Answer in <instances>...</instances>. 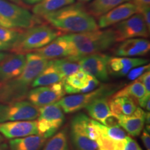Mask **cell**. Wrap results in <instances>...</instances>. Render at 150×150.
<instances>
[{
	"label": "cell",
	"instance_id": "cell-25",
	"mask_svg": "<svg viewBox=\"0 0 150 150\" xmlns=\"http://www.w3.org/2000/svg\"><path fill=\"white\" fill-rule=\"evenodd\" d=\"M130 0H93L88 6L87 10L93 18H99L121 4Z\"/></svg>",
	"mask_w": 150,
	"mask_h": 150
},
{
	"label": "cell",
	"instance_id": "cell-29",
	"mask_svg": "<svg viewBox=\"0 0 150 150\" xmlns=\"http://www.w3.org/2000/svg\"><path fill=\"white\" fill-rule=\"evenodd\" d=\"M42 150H70L67 129L56 132L45 143Z\"/></svg>",
	"mask_w": 150,
	"mask_h": 150
},
{
	"label": "cell",
	"instance_id": "cell-20",
	"mask_svg": "<svg viewBox=\"0 0 150 150\" xmlns=\"http://www.w3.org/2000/svg\"><path fill=\"white\" fill-rule=\"evenodd\" d=\"M108 98V97H104L95 99L86 107L93 119L105 126H108L110 120L115 117L110 109Z\"/></svg>",
	"mask_w": 150,
	"mask_h": 150
},
{
	"label": "cell",
	"instance_id": "cell-35",
	"mask_svg": "<svg viewBox=\"0 0 150 150\" xmlns=\"http://www.w3.org/2000/svg\"><path fill=\"white\" fill-rule=\"evenodd\" d=\"M132 3L136 6L138 13L144 9L150 8V0H133Z\"/></svg>",
	"mask_w": 150,
	"mask_h": 150
},
{
	"label": "cell",
	"instance_id": "cell-13",
	"mask_svg": "<svg viewBox=\"0 0 150 150\" xmlns=\"http://www.w3.org/2000/svg\"><path fill=\"white\" fill-rule=\"evenodd\" d=\"M33 52L49 61L65 57L75 58L76 56L73 45L66 35L57 37L47 45L38 49Z\"/></svg>",
	"mask_w": 150,
	"mask_h": 150
},
{
	"label": "cell",
	"instance_id": "cell-2",
	"mask_svg": "<svg viewBox=\"0 0 150 150\" xmlns=\"http://www.w3.org/2000/svg\"><path fill=\"white\" fill-rule=\"evenodd\" d=\"M42 18L60 31L79 33L99 29L95 19L81 3H73Z\"/></svg>",
	"mask_w": 150,
	"mask_h": 150
},
{
	"label": "cell",
	"instance_id": "cell-44",
	"mask_svg": "<svg viewBox=\"0 0 150 150\" xmlns=\"http://www.w3.org/2000/svg\"><path fill=\"white\" fill-rule=\"evenodd\" d=\"M4 140H5L4 137L1 134H0V143H2V142H4Z\"/></svg>",
	"mask_w": 150,
	"mask_h": 150
},
{
	"label": "cell",
	"instance_id": "cell-14",
	"mask_svg": "<svg viewBox=\"0 0 150 150\" xmlns=\"http://www.w3.org/2000/svg\"><path fill=\"white\" fill-rule=\"evenodd\" d=\"M0 134L8 139L38 134L36 120H18L0 122Z\"/></svg>",
	"mask_w": 150,
	"mask_h": 150
},
{
	"label": "cell",
	"instance_id": "cell-3",
	"mask_svg": "<svg viewBox=\"0 0 150 150\" xmlns=\"http://www.w3.org/2000/svg\"><path fill=\"white\" fill-rule=\"evenodd\" d=\"M74 47L76 56L79 59L88 54L100 53L108 50L117 42L114 30H95L88 32L65 35Z\"/></svg>",
	"mask_w": 150,
	"mask_h": 150
},
{
	"label": "cell",
	"instance_id": "cell-21",
	"mask_svg": "<svg viewBox=\"0 0 150 150\" xmlns=\"http://www.w3.org/2000/svg\"><path fill=\"white\" fill-rule=\"evenodd\" d=\"M46 138L40 134L14 138L9 141V150H42Z\"/></svg>",
	"mask_w": 150,
	"mask_h": 150
},
{
	"label": "cell",
	"instance_id": "cell-19",
	"mask_svg": "<svg viewBox=\"0 0 150 150\" xmlns=\"http://www.w3.org/2000/svg\"><path fill=\"white\" fill-rule=\"evenodd\" d=\"M147 63L148 60L142 58L110 57L108 62V72L117 76H123L134 67L145 65Z\"/></svg>",
	"mask_w": 150,
	"mask_h": 150
},
{
	"label": "cell",
	"instance_id": "cell-34",
	"mask_svg": "<svg viewBox=\"0 0 150 150\" xmlns=\"http://www.w3.org/2000/svg\"><path fill=\"white\" fill-rule=\"evenodd\" d=\"M123 150H142L140 145L136 140H134L131 137L127 136L126 142Z\"/></svg>",
	"mask_w": 150,
	"mask_h": 150
},
{
	"label": "cell",
	"instance_id": "cell-11",
	"mask_svg": "<svg viewBox=\"0 0 150 150\" xmlns=\"http://www.w3.org/2000/svg\"><path fill=\"white\" fill-rule=\"evenodd\" d=\"M110 56L106 54L95 53L77 59L81 68L92 75L99 81L108 80V62Z\"/></svg>",
	"mask_w": 150,
	"mask_h": 150
},
{
	"label": "cell",
	"instance_id": "cell-17",
	"mask_svg": "<svg viewBox=\"0 0 150 150\" xmlns=\"http://www.w3.org/2000/svg\"><path fill=\"white\" fill-rule=\"evenodd\" d=\"M149 50V40L143 38H134L122 41L116 47L113 53L117 56L135 57L146 55Z\"/></svg>",
	"mask_w": 150,
	"mask_h": 150
},
{
	"label": "cell",
	"instance_id": "cell-18",
	"mask_svg": "<svg viewBox=\"0 0 150 150\" xmlns=\"http://www.w3.org/2000/svg\"><path fill=\"white\" fill-rule=\"evenodd\" d=\"M146 112L142 108L137 107L132 114L129 115H117L115 119L118 125L132 136H138L143 130L145 124Z\"/></svg>",
	"mask_w": 150,
	"mask_h": 150
},
{
	"label": "cell",
	"instance_id": "cell-10",
	"mask_svg": "<svg viewBox=\"0 0 150 150\" xmlns=\"http://www.w3.org/2000/svg\"><path fill=\"white\" fill-rule=\"evenodd\" d=\"M63 81L52 85L38 86L30 90L27 98L29 102L38 108L56 103L65 95Z\"/></svg>",
	"mask_w": 150,
	"mask_h": 150
},
{
	"label": "cell",
	"instance_id": "cell-45",
	"mask_svg": "<svg viewBox=\"0 0 150 150\" xmlns=\"http://www.w3.org/2000/svg\"><path fill=\"white\" fill-rule=\"evenodd\" d=\"M79 1H83V2H86V1H91V0H79Z\"/></svg>",
	"mask_w": 150,
	"mask_h": 150
},
{
	"label": "cell",
	"instance_id": "cell-16",
	"mask_svg": "<svg viewBox=\"0 0 150 150\" xmlns=\"http://www.w3.org/2000/svg\"><path fill=\"white\" fill-rule=\"evenodd\" d=\"M25 63L24 54H7L0 61V84L18 76L24 70Z\"/></svg>",
	"mask_w": 150,
	"mask_h": 150
},
{
	"label": "cell",
	"instance_id": "cell-22",
	"mask_svg": "<svg viewBox=\"0 0 150 150\" xmlns=\"http://www.w3.org/2000/svg\"><path fill=\"white\" fill-rule=\"evenodd\" d=\"M64 77L52 64L51 61H49V64L42 72L40 73L33 81L31 88L38 86H50L59 83L64 80Z\"/></svg>",
	"mask_w": 150,
	"mask_h": 150
},
{
	"label": "cell",
	"instance_id": "cell-36",
	"mask_svg": "<svg viewBox=\"0 0 150 150\" xmlns=\"http://www.w3.org/2000/svg\"><path fill=\"white\" fill-rule=\"evenodd\" d=\"M138 103L139 104L141 108H144L147 111H149L150 110V94H147L145 96L142 97L141 99H138Z\"/></svg>",
	"mask_w": 150,
	"mask_h": 150
},
{
	"label": "cell",
	"instance_id": "cell-28",
	"mask_svg": "<svg viewBox=\"0 0 150 150\" xmlns=\"http://www.w3.org/2000/svg\"><path fill=\"white\" fill-rule=\"evenodd\" d=\"M147 94L150 93H148L146 91L145 88L144 87L141 82L136 79L129 85L124 88L123 89L116 93L112 96V98L119 97H129L132 98L134 101H138V99L145 96Z\"/></svg>",
	"mask_w": 150,
	"mask_h": 150
},
{
	"label": "cell",
	"instance_id": "cell-32",
	"mask_svg": "<svg viewBox=\"0 0 150 150\" xmlns=\"http://www.w3.org/2000/svg\"><path fill=\"white\" fill-rule=\"evenodd\" d=\"M149 70V64L148 65H140V66H138L136 67H134L132 70L129 71V73L127 74L128 76V79L130 80H134L140 76L142 74H143L144 72L146 71Z\"/></svg>",
	"mask_w": 150,
	"mask_h": 150
},
{
	"label": "cell",
	"instance_id": "cell-42",
	"mask_svg": "<svg viewBox=\"0 0 150 150\" xmlns=\"http://www.w3.org/2000/svg\"><path fill=\"white\" fill-rule=\"evenodd\" d=\"M11 1H14L15 3L18 4H19L20 6H22V5L24 4L23 2H22V0H11Z\"/></svg>",
	"mask_w": 150,
	"mask_h": 150
},
{
	"label": "cell",
	"instance_id": "cell-30",
	"mask_svg": "<svg viewBox=\"0 0 150 150\" xmlns=\"http://www.w3.org/2000/svg\"><path fill=\"white\" fill-rule=\"evenodd\" d=\"M98 128L99 132L104 136L115 140H123L127 136V132L119 125H111L105 126L98 122Z\"/></svg>",
	"mask_w": 150,
	"mask_h": 150
},
{
	"label": "cell",
	"instance_id": "cell-1",
	"mask_svg": "<svg viewBox=\"0 0 150 150\" xmlns=\"http://www.w3.org/2000/svg\"><path fill=\"white\" fill-rule=\"evenodd\" d=\"M49 61L35 52L28 53L22 72L0 84V103L24 100L31 90L33 81L47 66Z\"/></svg>",
	"mask_w": 150,
	"mask_h": 150
},
{
	"label": "cell",
	"instance_id": "cell-41",
	"mask_svg": "<svg viewBox=\"0 0 150 150\" xmlns=\"http://www.w3.org/2000/svg\"><path fill=\"white\" fill-rule=\"evenodd\" d=\"M0 150H9L8 145L6 143H0Z\"/></svg>",
	"mask_w": 150,
	"mask_h": 150
},
{
	"label": "cell",
	"instance_id": "cell-38",
	"mask_svg": "<svg viewBox=\"0 0 150 150\" xmlns=\"http://www.w3.org/2000/svg\"><path fill=\"white\" fill-rule=\"evenodd\" d=\"M143 17L144 20H145L146 25L148 28V29H150V8H147L144 9L143 11H142L140 13Z\"/></svg>",
	"mask_w": 150,
	"mask_h": 150
},
{
	"label": "cell",
	"instance_id": "cell-43",
	"mask_svg": "<svg viewBox=\"0 0 150 150\" xmlns=\"http://www.w3.org/2000/svg\"><path fill=\"white\" fill-rule=\"evenodd\" d=\"M6 55H7V54L3 53V52H0V61H1V60H2Z\"/></svg>",
	"mask_w": 150,
	"mask_h": 150
},
{
	"label": "cell",
	"instance_id": "cell-31",
	"mask_svg": "<svg viewBox=\"0 0 150 150\" xmlns=\"http://www.w3.org/2000/svg\"><path fill=\"white\" fill-rule=\"evenodd\" d=\"M24 29L6 28L0 26V41L11 47L18 40Z\"/></svg>",
	"mask_w": 150,
	"mask_h": 150
},
{
	"label": "cell",
	"instance_id": "cell-8",
	"mask_svg": "<svg viewBox=\"0 0 150 150\" xmlns=\"http://www.w3.org/2000/svg\"><path fill=\"white\" fill-rule=\"evenodd\" d=\"M38 115L39 108L29 101L19 100L0 103V122L34 120Z\"/></svg>",
	"mask_w": 150,
	"mask_h": 150
},
{
	"label": "cell",
	"instance_id": "cell-27",
	"mask_svg": "<svg viewBox=\"0 0 150 150\" xmlns=\"http://www.w3.org/2000/svg\"><path fill=\"white\" fill-rule=\"evenodd\" d=\"M50 61L64 78L77 72L81 69L77 59L72 57H65Z\"/></svg>",
	"mask_w": 150,
	"mask_h": 150
},
{
	"label": "cell",
	"instance_id": "cell-23",
	"mask_svg": "<svg viewBox=\"0 0 150 150\" xmlns=\"http://www.w3.org/2000/svg\"><path fill=\"white\" fill-rule=\"evenodd\" d=\"M109 107L112 115H129L136 110V102L129 97H119L112 98L109 102Z\"/></svg>",
	"mask_w": 150,
	"mask_h": 150
},
{
	"label": "cell",
	"instance_id": "cell-15",
	"mask_svg": "<svg viewBox=\"0 0 150 150\" xmlns=\"http://www.w3.org/2000/svg\"><path fill=\"white\" fill-rule=\"evenodd\" d=\"M138 13V10L134 4L127 1L118 5L107 13L98 18L99 28H106L129 18Z\"/></svg>",
	"mask_w": 150,
	"mask_h": 150
},
{
	"label": "cell",
	"instance_id": "cell-37",
	"mask_svg": "<svg viewBox=\"0 0 150 150\" xmlns=\"http://www.w3.org/2000/svg\"><path fill=\"white\" fill-rule=\"evenodd\" d=\"M141 139L143 142V145L145 146L146 150H150V136L149 131L147 129H143L142 131Z\"/></svg>",
	"mask_w": 150,
	"mask_h": 150
},
{
	"label": "cell",
	"instance_id": "cell-12",
	"mask_svg": "<svg viewBox=\"0 0 150 150\" xmlns=\"http://www.w3.org/2000/svg\"><path fill=\"white\" fill-rule=\"evenodd\" d=\"M65 93L77 94L91 92L99 87L100 81L81 68L63 81Z\"/></svg>",
	"mask_w": 150,
	"mask_h": 150
},
{
	"label": "cell",
	"instance_id": "cell-4",
	"mask_svg": "<svg viewBox=\"0 0 150 150\" xmlns=\"http://www.w3.org/2000/svg\"><path fill=\"white\" fill-rule=\"evenodd\" d=\"M61 31L47 24H39L24 29L10 51L15 54H28L47 45L59 37Z\"/></svg>",
	"mask_w": 150,
	"mask_h": 150
},
{
	"label": "cell",
	"instance_id": "cell-6",
	"mask_svg": "<svg viewBox=\"0 0 150 150\" xmlns=\"http://www.w3.org/2000/svg\"><path fill=\"white\" fill-rule=\"evenodd\" d=\"M115 91L114 86L102 85L88 93L63 97L57 103L65 113H72L86 108L95 99L110 96Z\"/></svg>",
	"mask_w": 150,
	"mask_h": 150
},
{
	"label": "cell",
	"instance_id": "cell-7",
	"mask_svg": "<svg viewBox=\"0 0 150 150\" xmlns=\"http://www.w3.org/2000/svg\"><path fill=\"white\" fill-rule=\"evenodd\" d=\"M65 120V116L58 103L39 108L36 124L38 134L47 139L57 132Z\"/></svg>",
	"mask_w": 150,
	"mask_h": 150
},
{
	"label": "cell",
	"instance_id": "cell-26",
	"mask_svg": "<svg viewBox=\"0 0 150 150\" xmlns=\"http://www.w3.org/2000/svg\"><path fill=\"white\" fill-rule=\"evenodd\" d=\"M70 136L72 142L76 150H97L98 145L96 141L93 140L76 127L71 126Z\"/></svg>",
	"mask_w": 150,
	"mask_h": 150
},
{
	"label": "cell",
	"instance_id": "cell-33",
	"mask_svg": "<svg viewBox=\"0 0 150 150\" xmlns=\"http://www.w3.org/2000/svg\"><path fill=\"white\" fill-rule=\"evenodd\" d=\"M138 80L141 82L144 87L145 88L146 91L150 93V72L149 70L146 71L138 77Z\"/></svg>",
	"mask_w": 150,
	"mask_h": 150
},
{
	"label": "cell",
	"instance_id": "cell-40",
	"mask_svg": "<svg viewBox=\"0 0 150 150\" xmlns=\"http://www.w3.org/2000/svg\"><path fill=\"white\" fill-rule=\"evenodd\" d=\"M11 45H9L5 44L2 42L0 41V51H4V50H8L11 49Z\"/></svg>",
	"mask_w": 150,
	"mask_h": 150
},
{
	"label": "cell",
	"instance_id": "cell-5",
	"mask_svg": "<svg viewBox=\"0 0 150 150\" xmlns=\"http://www.w3.org/2000/svg\"><path fill=\"white\" fill-rule=\"evenodd\" d=\"M38 18L22 6L0 0V26L26 29L40 23Z\"/></svg>",
	"mask_w": 150,
	"mask_h": 150
},
{
	"label": "cell",
	"instance_id": "cell-24",
	"mask_svg": "<svg viewBox=\"0 0 150 150\" xmlns=\"http://www.w3.org/2000/svg\"><path fill=\"white\" fill-rule=\"evenodd\" d=\"M75 0H41L32 9L34 16L42 18L45 15L54 12L65 6L72 4Z\"/></svg>",
	"mask_w": 150,
	"mask_h": 150
},
{
	"label": "cell",
	"instance_id": "cell-39",
	"mask_svg": "<svg viewBox=\"0 0 150 150\" xmlns=\"http://www.w3.org/2000/svg\"><path fill=\"white\" fill-rule=\"evenodd\" d=\"M41 0H22L23 4H26L28 5H33L36 4L38 2H40Z\"/></svg>",
	"mask_w": 150,
	"mask_h": 150
},
{
	"label": "cell",
	"instance_id": "cell-9",
	"mask_svg": "<svg viewBox=\"0 0 150 150\" xmlns=\"http://www.w3.org/2000/svg\"><path fill=\"white\" fill-rule=\"evenodd\" d=\"M114 30L117 42L134 38H147L149 31L140 13H136L129 18L115 24Z\"/></svg>",
	"mask_w": 150,
	"mask_h": 150
},
{
	"label": "cell",
	"instance_id": "cell-46",
	"mask_svg": "<svg viewBox=\"0 0 150 150\" xmlns=\"http://www.w3.org/2000/svg\"></svg>",
	"mask_w": 150,
	"mask_h": 150
}]
</instances>
